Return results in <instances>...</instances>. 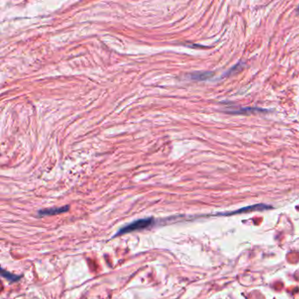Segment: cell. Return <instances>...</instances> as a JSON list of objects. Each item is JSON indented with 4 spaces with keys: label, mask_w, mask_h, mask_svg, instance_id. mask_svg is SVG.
<instances>
[{
    "label": "cell",
    "mask_w": 299,
    "mask_h": 299,
    "mask_svg": "<svg viewBox=\"0 0 299 299\" xmlns=\"http://www.w3.org/2000/svg\"><path fill=\"white\" fill-rule=\"evenodd\" d=\"M153 223H154L153 218H144V219H137V220H135L131 223L127 224L125 227L120 228L118 232L116 233V236L123 235L125 233H128V232L143 230V229L151 227Z\"/></svg>",
    "instance_id": "6da1fadb"
},
{
    "label": "cell",
    "mask_w": 299,
    "mask_h": 299,
    "mask_svg": "<svg viewBox=\"0 0 299 299\" xmlns=\"http://www.w3.org/2000/svg\"><path fill=\"white\" fill-rule=\"evenodd\" d=\"M69 210V207H54L49 209H43L38 211L39 217H45V216H52V215L61 214L64 212H67Z\"/></svg>",
    "instance_id": "7a4b0ae2"
},
{
    "label": "cell",
    "mask_w": 299,
    "mask_h": 299,
    "mask_svg": "<svg viewBox=\"0 0 299 299\" xmlns=\"http://www.w3.org/2000/svg\"><path fill=\"white\" fill-rule=\"evenodd\" d=\"M213 75L212 72H196L190 75V78L193 80L204 81L209 79Z\"/></svg>",
    "instance_id": "3957f363"
},
{
    "label": "cell",
    "mask_w": 299,
    "mask_h": 299,
    "mask_svg": "<svg viewBox=\"0 0 299 299\" xmlns=\"http://www.w3.org/2000/svg\"><path fill=\"white\" fill-rule=\"evenodd\" d=\"M1 276L5 278L6 280H8L9 282H18L22 278V276L13 274V273L9 272L7 270H4V269H1Z\"/></svg>",
    "instance_id": "277c9868"
},
{
    "label": "cell",
    "mask_w": 299,
    "mask_h": 299,
    "mask_svg": "<svg viewBox=\"0 0 299 299\" xmlns=\"http://www.w3.org/2000/svg\"><path fill=\"white\" fill-rule=\"evenodd\" d=\"M298 12H299V6H298Z\"/></svg>",
    "instance_id": "5b68a950"
}]
</instances>
